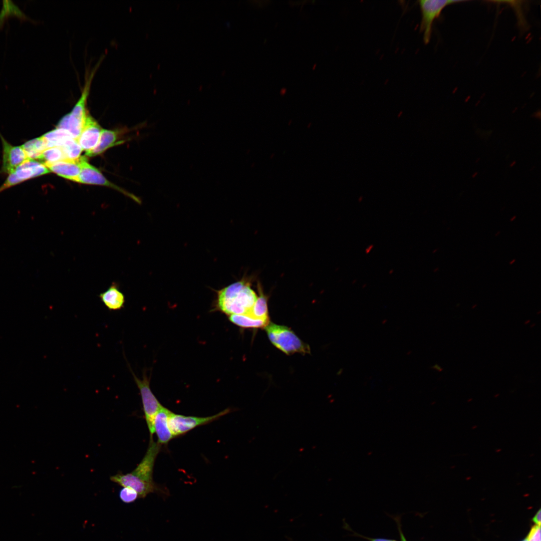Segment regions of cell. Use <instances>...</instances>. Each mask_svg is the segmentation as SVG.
Instances as JSON below:
<instances>
[{
    "mask_svg": "<svg viewBox=\"0 0 541 541\" xmlns=\"http://www.w3.org/2000/svg\"><path fill=\"white\" fill-rule=\"evenodd\" d=\"M515 161H513V162H512V163H511V164L510 165V167H512V166H513V165H514V164H515Z\"/></svg>",
    "mask_w": 541,
    "mask_h": 541,
    "instance_id": "obj_28",
    "label": "cell"
},
{
    "mask_svg": "<svg viewBox=\"0 0 541 541\" xmlns=\"http://www.w3.org/2000/svg\"><path fill=\"white\" fill-rule=\"evenodd\" d=\"M79 161L81 171L77 182L110 187L131 197L136 202H140V200L136 196L125 191L106 179L99 170L88 162L85 156L81 157Z\"/></svg>",
    "mask_w": 541,
    "mask_h": 541,
    "instance_id": "obj_9",
    "label": "cell"
},
{
    "mask_svg": "<svg viewBox=\"0 0 541 541\" xmlns=\"http://www.w3.org/2000/svg\"><path fill=\"white\" fill-rule=\"evenodd\" d=\"M464 1L420 0L418 1L421 12L420 31L423 33V41L427 44L431 37L433 23L442 10L446 6Z\"/></svg>",
    "mask_w": 541,
    "mask_h": 541,
    "instance_id": "obj_7",
    "label": "cell"
},
{
    "mask_svg": "<svg viewBox=\"0 0 541 541\" xmlns=\"http://www.w3.org/2000/svg\"><path fill=\"white\" fill-rule=\"evenodd\" d=\"M119 495L121 501L126 503H132L139 497L135 490L127 487H123L120 490Z\"/></svg>",
    "mask_w": 541,
    "mask_h": 541,
    "instance_id": "obj_23",
    "label": "cell"
},
{
    "mask_svg": "<svg viewBox=\"0 0 541 541\" xmlns=\"http://www.w3.org/2000/svg\"><path fill=\"white\" fill-rule=\"evenodd\" d=\"M15 16L22 20H31L11 1H3V9L0 12V29L4 25L5 19L8 16Z\"/></svg>",
    "mask_w": 541,
    "mask_h": 541,
    "instance_id": "obj_20",
    "label": "cell"
},
{
    "mask_svg": "<svg viewBox=\"0 0 541 541\" xmlns=\"http://www.w3.org/2000/svg\"><path fill=\"white\" fill-rule=\"evenodd\" d=\"M161 446L153 437H150L146 453L137 467L130 473H118L111 476L110 480L123 487L135 490L139 497L144 498L149 493L159 491L160 488L153 479V472Z\"/></svg>",
    "mask_w": 541,
    "mask_h": 541,
    "instance_id": "obj_1",
    "label": "cell"
},
{
    "mask_svg": "<svg viewBox=\"0 0 541 541\" xmlns=\"http://www.w3.org/2000/svg\"><path fill=\"white\" fill-rule=\"evenodd\" d=\"M61 147L67 160L76 161L80 158L83 150L78 139L70 138L67 140Z\"/></svg>",
    "mask_w": 541,
    "mask_h": 541,
    "instance_id": "obj_22",
    "label": "cell"
},
{
    "mask_svg": "<svg viewBox=\"0 0 541 541\" xmlns=\"http://www.w3.org/2000/svg\"><path fill=\"white\" fill-rule=\"evenodd\" d=\"M526 538L527 541H540V526L533 525Z\"/></svg>",
    "mask_w": 541,
    "mask_h": 541,
    "instance_id": "obj_25",
    "label": "cell"
},
{
    "mask_svg": "<svg viewBox=\"0 0 541 541\" xmlns=\"http://www.w3.org/2000/svg\"><path fill=\"white\" fill-rule=\"evenodd\" d=\"M42 136L47 148L53 147H61L67 140L73 138L67 130L58 128H56Z\"/></svg>",
    "mask_w": 541,
    "mask_h": 541,
    "instance_id": "obj_17",
    "label": "cell"
},
{
    "mask_svg": "<svg viewBox=\"0 0 541 541\" xmlns=\"http://www.w3.org/2000/svg\"><path fill=\"white\" fill-rule=\"evenodd\" d=\"M229 320L234 324L245 328H265L269 323V318L257 319L246 315H230Z\"/></svg>",
    "mask_w": 541,
    "mask_h": 541,
    "instance_id": "obj_16",
    "label": "cell"
},
{
    "mask_svg": "<svg viewBox=\"0 0 541 541\" xmlns=\"http://www.w3.org/2000/svg\"><path fill=\"white\" fill-rule=\"evenodd\" d=\"M79 159L76 161L65 160L44 165L50 172L67 179L78 182L81 171Z\"/></svg>",
    "mask_w": 541,
    "mask_h": 541,
    "instance_id": "obj_13",
    "label": "cell"
},
{
    "mask_svg": "<svg viewBox=\"0 0 541 541\" xmlns=\"http://www.w3.org/2000/svg\"><path fill=\"white\" fill-rule=\"evenodd\" d=\"M269 340L278 349L287 355L296 353L306 354L310 348L289 328L269 323L265 327Z\"/></svg>",
    "mask_w": 541,
    "mask_h": 541,
    "instance_id": "obj_4",
    "label": "cell"
},
{
    "mask_svg": "<svg viewBox=\"0 0 541 541\" xmlns=\"http://www.w3.org/2000/svg\"><path fill=\"white\" fill-rule=\"evenodd\" d=\"M50 172L49 169L39 161L28 159L9 174L4 183L0 187V192L23 181Z\"/></svg>",
    "mask_w": 541,
    "mask_h": 541,
    "instance_id": "obj_8",
    "label": "cell"
},
{
    "mask_svg": "<svg viewBox=\"0 0 541 541\" xmlns=\"http://www.w3.org/2000/svg\"><path fill=\"white\" fill-rule=\"evenodd\" d=\"M3 145V161L1 173L10 174L28 159L27 153L22 146H13L0 133Z\"/></svg>",
    "mask_w": 541,
    "mask_h": 541,
    "instance_id": "obj_10",
    "label": "cell"
},
{
    "mask_svg": "<svg viewBox=\"0 0 541 541\" xmlns=\"http://www.w3.org/2000/svg\"><path fill=\"white\" fill-rule=\"evenodd\" d=\"M501 2L502 3H508V4L511 5L512 8L515 9V12L517 13V19L518 21V25H520L521 28H523L522 29H524V27L525 29V28H526L527 24L526 23L525 20H524V16L522 14L523 11L521 9L522 8V3L523 1H507Z\"/></svg>",
    "mask_w": 541,
    "mask_h": 541,
    "instance_id": "obj_24",
    "label": "cell"
},
{
    "mask_svg": "<svg viewBox=\"0 0 541 541\" xmlns=\"http://www.w3.org/2000/svg\"><path fill=\"white\" fill-rule=\"evenodd\" d=\"M171 412L168 408L162 406L155 416L154 433L157 437V442L161 445L167 444L174 438L169 425Z\"/></svg>",
    "mask_w": 541,
    "mask_h": 541,
    "instance_id": "obj_12",
    "label": "cell"
},
{
    "mask_svg": "<svg viewBox=\"0 0 541 541\" xmlns=\"http://www.w3.org/2000/svg\"><path fill=\"white\" fill-rule=\"evenodd\" d=\"M102 129L96 121L89 114L87 116L78 141L86 152L93 149L98 143Z\"/></svg>",
    "mask_w": 541,
    "mask_h": 541,
    "instance_id": "obj_11",
    "label": "cell"
},
{
    "mask_svg": "<svg viewBox=\"0 0 541 541\" xmlns=\"http://www.w3.org/2000/svg\"><path fill=\"white\" fill-rule=\"evenodd\" d=\"M22 146L29 159L36 160H38L42 152L47 148L42 136L27 141Z\"/></svg>",
    "mask_w": 541,
    "mask_h": 541,
    "instance_id": "obj_19",
    "label": "cell"
},
{
    "mask_svg": "<svg viewBox=\"0 0 541 541\" xmlns=\"http://www.w3.org/2000/svg\"><path fill=\"white\" fill-rule=\"evenodd\" d=\"M521 541H527V538L524 539L523 540H522Z\"/></svg>",
    "mask_w": 541,
    "mask_h": 541,
    "instance_id": "obj_30",
    "label": "cell"
},
{
    "mask_svg": "<svg viewBox=\"0 0 541 541\" xmlns=\"http://www.w3.org/2000/svg\"><path fill=\"white\" fill-rule=\"evenodd\" d=\"M259 296L251 308V310L246 315L257 319H265L269 318L268 315V309L267 304V298L263 293L260 286L258 285Z\"/></svg>",
    "mask_w": 541,
    "mask_h": 541,
    "instance_id": "obj_18",
    "label": "cell"
},
{
    "mask_svg": "<svg viewBox=\"0 0 541 541\" xmlns=\"http://www.w3.org/2000/svg\"><path fill=\"white\" fill-rule=\"evenodd\" d=\"M93 77V73L88 77L79 99L70 113L64 116L57 126L67 130L75 139L79 137L88 115L86 104Z\"/></svg>",
    "mask_w": 541,
    "mask_h": 541,
    "instance_id": "obj_3",
    "label": "cell"
},
{
    "mask_svg": "<svg viewBox=\"0 0 541 541\" xmlns=\"http://www.w3.org/2000/svg\"><path fill=\"white\" fill-rule=\"evenodd\" d=\"M117 134L115 131L102 129L99 141L97 146L92 150L86 152L85 156H95L102 153L108 148L113 146L116 142Z\"/></svg>",
    "mask_w": 541,
    "mask_h": 541,
    "instance_id": "obj_15",
    "label": "cell"
},
{
    "mask_svg": "<svg viewBox=\"0 0 541 541\" xmlns=\"http://www.w3.org/2000/svg\"><path fill=\"white\" fill-rule=\"evenodd\" d=\"M141 397L145 419L149 431L150 437L154 434V421L156 414L162 406L150 387V378L144 372L142 379L138 378L130 368Z\"/></svg>",
    "mask_w": 541,
    "mask_h": 541,
    "instance_id": "obj_5",
    "label": "cell"
},
{
    "mask_svg": "<svg viewBox=\"0 0 541 541\" xmlns=\"http://www.w3.org/2000/svg\"><path fill=\"white\" fill-rule=\"evenodd\" d=\"M230 411L227 408L216 414L207 417L185 416L171 412L169 417V425L174 437L183 435L200 426L209 424Z\"/></svg>",
    "mask_w": 541,
    "mask_h": 541,
    "instance_id": "obj_6",
    "label": "cell"
},
{
    "mask_svg": "<svg viewBox=\"0 0 541 541\" xmlns=\"http://www.w3.org/2000/svg\"><path fill=\"white\" fill-rule=\"evenodd\" d=\"M67 160L61 147L47 148L42 153L38 161L43 163H54Z\"/></svg>",
    "mask_w": 541,
    "mask_h": 541,
    "instance_id": "obj_21",
    "label": "cell"
},
{
    "mask_svg": "<svg viewBox=\"0 0 541 541\" xmlns=\"http://www.w3.org/2000/svg\"><path fill=\"white\" fill-rule=\"evenodd\" d=\"M370 541H398L394 539L383 538H370ZM403 541L405 540L404 538Z\"/></svg>",
    "mask_w": 541,
    "mask_h": 541,
    "instance_id": "obj_27",
    "label": "cell"
},
{
    "mask_svg": "<svg viewBox=\"0 0 541 541\" xmlns=\"http://www.w3.org/2000/svg\"><path fill=\"white\" fill-rule=\"evenodd\" d=\"M532 521L538 525L540 526V509L536 512L532 518Z\"/></svg>",
    "mask_w": 541,
    "mask_h": 541,
    "instance_id": "obj_26",
    "label": "cell"
},
{
    "mask_svg": "<svg viewBox=\"0 0 541 541\" xmlns=\"http://www.w3.org/2000/svg\"><path fill=\"white\" fill-rule=\"evenodd\" d=\"M477 174V172H475L473 175L472 177H474Z\"/></svg>",
    "mask_w": 541,
    "mask_h": 541,
    "instance_id": "obj_29",
    "label": "cell"
},
{
    "mask_svg": "<svg viewBox=\"0 0 541 541\" xmlns=\"http://www.w3.org/2000/svg\"><path fill=\"white\" fill-rule=\"evenodd\" d=\"M257 297L248 283L244 281L231 284L219 291L217 306L222 312L230 316L247 315Z\"/></svg>",
    "mask_w": 541,
    "mask_h": 541,
    "instance_id": "obj_2",
    "label": "cell"
},
{
    "mask_svg": "<svg viewBox=\"0 0 541 541\" xmlns=\"http://www.w3.org/2000/svg\"><path fill=\"white\" fill-rule=\"evenodd\" d=\"M102 302L110 311L120 310L124 307L125 296L116 284H112L99 296Z\"/></svg>",
    "mask_w": 541,
    "mask_h": 541,
    "instance_id": "obj_14",
    "label": "cell"
}]
</instances>
